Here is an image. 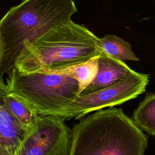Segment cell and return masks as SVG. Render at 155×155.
Returning <instances> with one entry per match:
<instances>
[{"label":"cell","instance_id":"obj_1","mask_svg":"<svg viewBox=\"0 0 155 155\" xmlns=\"http://www.w3.org/2000/svg\"><path fill=\"white\" fill-rule=\"evenodd\" d=\"M73 0H22L0 20V76L15 67L25 45L35 42L77 13Z\"/></svg>","mask_w":155,"mask_h":155},{"label":"cell","instance_id":"obj_2","mask_svg":"<svg viewBox=\"0 0 155 155\" xmlns=\"http://www.w3.org/2000/svg\"><path fill=\"white\" fill-rule=\"evenodd\" d=\"M68 155H144L147 136L121 108L100 110L74 125Z\"/></svg>","mask_w":155,"mask_h":155},{"label":"cell","instance_id":"obj_3","mask_svg":"<svg viewBox=\"0 0 155 155\" xmlns=\"http://www.w3.org/2000/svg\"><path fill=\"white\" fill-rule=\"evenodd\" d=\"M99 39L84 25L70 20L25 45L14 67L25 72L68 68L98 56L102 51Z\"/></svg>","mask_w":155,"mask_h":155},{"label":"cell","instance_id":"obj_4","mask_svg":"<svg viewBox=\"0 0 155 155\" xmlns=\"http://www.w3.org/2000/svg\"><path fill=\"white\" fill-rule=\"evenodd\" d=\"M7 75L6 85L9 91L38 115L59 117L64 108L81 92L78 80L64 73L25 72L13 67Z\"/></svg>","mask_w":155,"mask_h":155},{"label":"cell","instance_id":"obj_5","mask_svg":"<svg viewBox=\"0 0 155 155\" xmlns=\"http://www.w3.org/2000/svg\"><path fill=\"white\" fill-rule=\"evenodd\" d=\"M148 82V74L134 71L108 87L79 95L64 108L59 117L64 120L79 119L92 111L120 105L142 94Z\"/></svg>","mask_w":155,"mask_h":155},{"label":"cell","instance_id":"obj_6","mask_svg":"<svg viewBox=\"0 0 155 155\" xmlns=\"http://www.w3.org/2000/svg\"><path fill=\"white\" fill-rule=\"evenodd\" d=\"M65 120L39 115L36 127L13 155H68L72 131Z\"/></svg>","mask_w":155,"mask_h":155},{"label":"cell","instance_id":"obj_7","mask_svg":"<svg viewBox=\"0 0 155 155\" xmlns=\"http://www.w3.org/2000/svg\"><path fill=\"white\" fill-rule=\"evenodd\" d=\"M7 89L3 77L0 76V155H13L33 128L24 127L8 110L4 101Z\"/></svg>","mask_w":155,"mask_h":155},{"label":"cell","instance_id":"obj_8","mask_svg":"<svg viewBox=\"0 0 155 155\" xmlns=\"http://www.w3.org/2000/svg\"><path fill=\"white\" fill-rule=\"evenodd\" d=\"M134 71L125 63L102 51L98 56L96 74L93 81L79 93L84 95L108 87Z\"/></svg>","mask_w":155,"mask_h":155},{"label":"cell","instance_id":"obj_9","mask_svg":"<svg viewBox=\"0 0 155 155\" xmlns=\"http://www.w3.org/2000/svg\"><path fill=\"white\" fill-rule=\"evenodd\" d=\"M4 103L12 114L24 127L28 129L34 128L38 122L39 115L26 102L7 89Z\"/></svg>","mask_w":155,"mask_h":155},{"label":"cell","instance_id":"obj_10","mask_svg":"<svg viewBox=\"0 0 155 155\" xmlns=\"http://www.w3.org/2000/svg\"><path fill=\"white\" fill-rule=\"evenodd\" d=\"M132 119L142 131L155 136V93L146 94L134 111Z\"/></svg>","mask_w":155,"mask_h":155},{"label":"cell","instance_id":"obj_11","mask_svg":"<svg viewBox=\"0 0 155 155\" xmlns=\"http://www.w3.org/2000/svg\"><path fill=\"white\" fill-rule=\"evenodd\" d=\"M99 45L103 51L123 62L139 61L131 50L130 44L114 35L108 34L101 38Z\"/></svg>","mask_w":155,"mask_h":155},{"label":"cell","instance_id":"obj_12","mask_svg":"<svg viewBox=\"0 0 155 155\" xmlns=\"http://www.w3.org/2000/svg\"><path fill=\"white\" fill-rule=\"evenodd\" d=\"M98 56H96L87 62L68 68L45 71L60 72L71 75L78 80L81 92L93 81L96 74L98 66Z\"/></svg>","mask_w":155,"mask_h":155},{"label":"cell","instance_id":"obj_13","mask_svg":"<svg viewBox=\"0 0 155 155\" xmlns=\"http://www.w3.org/2000/svg\"><path fill=\"white\" fill-rule=\"evenodd\" d=\"M2 48H1V45L0 44V65L1 64V61H2Z\"/></svg>","mask_w":155,"mask_h":155}]
</instances>
